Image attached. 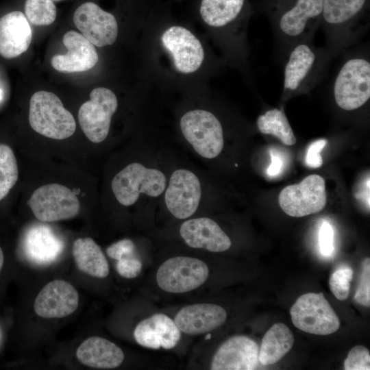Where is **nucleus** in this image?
I'll use <instances>...</instances> for the list:
<instances>
[{
  "label": "nucleus",
  "mask_w": 370,
  "mask_h": 370,
  "mask_svg": "<svg viewBox=\"0 0 370 370\" xmlns=\"http://www.w3.org/2000/svg\"><path fill=\"white\" fill-rule=\"evenodd\" d=\"M323 0H259L267 18L280 58L284 60L295 44L313 41L321 26Z\"/></svg>",
  "instance_id": "f257e3e1"
},
{
  "label": "nucleus",
  "mask_w": 370,
  "mask_h": 370,
  "mask_svg": "<svg viewBox=\"0 0 370 370\" xmlns=\"http://www.w3.org/2000/svg\"><path fill=\"white\" fill-rule=\"evenodd\" d=\"M370 0H323L321 25L334 58L356 44L370 25Z\"/></svg>",
  "instance_id": "f03ea898"
},
{
  "label": "nucleus",
  "mask_w": 370,
  "mask_h": 370,
  "mask_svg": "<svg viewBox=\"0 0 370 370\" xmlns=\"http://www.w3.org/2000/svg\"><path fill=\"white\" fill-rule=\"evenodd\" d=\"M333 56L313 41L299 42L288 51L284 66L282 98L307 93L327 76Z\"/></svg>",
  "instance_id": "7ed1b4c3"
},
{
  "label": "nucleus",
  "mask_w": 370,
  "mask_h": 370,
  "mask_svg": "<svg viewBox=\"0 0 370 370\" xmlns=\"http://www.w3.org/2000/svg\"><path fill=\"white\" fill-rule=\"evenodd\" d=\"M169 174L153 164L133 162L120 170L112 178L111 188L116 201L131 206L141 198L161 199Z\"/></svg>",
  "instance_id": "20e7f679"
},
{
  "label": "nucleus",
  "mask_w": 370,
  "mask_h": 370,
  "mask_svg": "<svg viewBox=\"0 0 370 370\" xmlns=\"http://www.w3.org/2000/svg\"><path fill=\"white\" fill-rule=\"evenodd\" d=\"M337 106L347 112L355 111L370 99V60L367 51L347 53L332 83Z\"/></svg>",
  "instance_id": "39448f33"
},
{
  "label": "nucleus",
  "mask_w": 370,
  "mask_h": 370,
  "mask_svg": "<svg viewBox=\"0 0 370 370\" xmlns=\"http://www.w3.org/2000/svg\"><path fill=\"white\" fill-rule=\"evenodd\" d=\"M180 127L191 150L202 159L217 158L224 147V132L219 119L211 112L195 109L183 114Z\"/></svg>",
  "instance_id": "423d86ee"
},
{
  "label": "nucleus",
  "mask_w": 370,
  "mask_h": 370,
  "mask_svg": "<svg viewBox=\"0 0 370 370\" xmlns=\"http://www.w3.org/2000/svg\"><path fill=\"white\" fill-rule=\"evenodd\" d=\"M29 122L37 133L53 139L62 140L71 136L76 129L72 114L53 92L40 90L29 101Z\"/></svg>",
  "instance_id": "0eeeda50"
},
{
  "label": "nucleus",
  "mask_w": 370,
  "mask_h": 370,
  "mask_svg": "<svg viewBox=\"0 0 370 370\" xmlns=\"http://www.w3.org/2000/svg\"><path fill=\"white\" fill-rule=\"evenodd\" d=\"M203 195L199 175L191 169L180 166L169 173L161 199L173 217L186 220L196 213L203 203Z\"/></svg>",
  "instance_id": "6e6552de"
},
{
  "label": "nucleus",
  "mask_w": 370,
  "mask_h": 370,
  "mask_svg": "<svg viewBox=\"0 0 370 370\" xmlns=\"http://www.w3.org/2000/svg\"><path fill=\"white\" fill-rule=\"evenodd\" d=\"M293 325L312 334L328 335L340 327L338 316L323 293H308L299 297L290 310Z\"/></svg>",
  "instance_id": "1a4fd4ad"
},
{
  "label": "nucleus",
  "mask_w": 370,
  "mask_h": 370,
  "mask_svg": "<svg viewBox=\"0 0 370 370\" xmlns=\"http://www.w3.org/2000/svg\"><path fill=\"white\" fill-rule=\"evenodd\" d=\"M209 269L200 259L176 256L165 260L156 273V282L164 291L184 293L201 286L208 279Z\"/></svg>",
  "instance_id": "9d476101"
},
{
  "label": "nucleus",
  "mask_w": 370,
  "mask_h": 370,
  "mask_svg": "<svg viewBox=\"0 0 370 370\" xmlns=\"http://www.w3.org/2000/svg\"><path fill=\"white\" fill-rule=\"evenodd\" d=\"M34 215L42 222H54L76 217L80 204L73 191L60 184L43 185L27 201Z\"/></svg>",
  "instance_id": "9b49d317"
},
{
  "label": "nucleus",
  "mask_w": 370,
  "mask_h": 370,
  "mask_svg": "<svg viewBox=\"0 0 370 370\" xmlns=\"http://www.w3.org/2000/svg\"><path fill=\"white\" fill-rule=\"evenodd\" d=\"M117 108V98L111 90L98 87L90 92V100L84 102L78 112L80 127L89 140L100 143L107 138Z\"/></svg>",
  "instance_id": "f8f14e48"
},
{
  "label": "nucleus",
  "mask_w": 370,
  "mask_h": 370,
  "mask_svg": "<svg viewBox=\"0 0 370 370\" xmlns=\"http://www.w3.org/2000/svg\"><path fill=\"white\" fill-rule=\"evenodd\" d=\"M279 204L288 215L301 217L322 210L327 202L324 179L313 174L300 183L285 187L280 193Z\"/></svg>",
  "instance_id": "ddd939ff"
},
{
  "label": "nucleus",
  "mask_w": 370,
  "mask_h": 370,
  "mask_svg": "<svg viewBox=\"0 0 370 370\" xmlns=\"http://www.w3.org/2000/svg\"><path fill=\"white\" fill-rule=\"evenodd\" d=\"M76 27L93 45L101 47L112 45L118 36L115 17L93 2H86L74 12Z\"/></svg>",
  "instance_id": "4468645a"
},
{
  "label": "nucleus",
  "mask_w": 370,
  "mask_h": 370,
  "mask_svg": "<svg viewBox=\"0 0 370 370\" xmlns=\"http://www.w3.org/2000/svg\"><path fill=\"white\" fill-rule=\"evenodd\" d=\"M161 39L179 72L190 73L200 67L204 59V49L189 30L180 26H172L164 32Z\"/></svg>",
  "instance_id": "2eb2a0df"
},
{
  "label": "nucleus",
  "mask_w": 370,
  "mask_h": 370,
  "mask_svg": "<svg viewBox=\"0 0 370 370\" xmlns=\"http://www.w3.org/2000/svg\"><path fill=\"white\" fill-rule=\"evenodd\" d=\"M78 305L79 294L75 287L64 280H55L37 295L34 310L42 318H62L73 313Z\"/></svg>",
  "instance_id": "dca6fc26"
},
{
  "label": "nucleus",
  "mask_w": 370,
  "mask_h": 370,
  "mask_svg": "<svg viewBox=\"0 0 370 370\" xmlns=\"http://www.w3.org/2000/svg\"><path fill=\"white\" fill-rule=\"evenodd\" d=\"M179 232L184 243L195 249L223 252L232 245L230 237L219 225L206 217L186 219L180 225Z\"/></svg>",
  "instance_id": "f3484780"
},
{
  "label": "nucleus",
  "mask_w": 370,
  "mask_h": 370,
  "mask_svg": "<svg viewBox=\"0 0 370 370\" xmlns=\"http://www.w3.org/2000/svg\"><path fill=\"white\" fill-rule=\"evenodd\" d=\"M259 347L251 338L234 336L225 341L214 354L210 369L252 370L259 362Z\"/></svg>",
  "instance_id": "a211bd4d"
},
{
  "label": "nucleus",
  "mask_w": 370,
  "mask_h": 370,
  "mask_svg": "<svg viewBox=\"0 0 370 370\" xmlns=\"http://www.w3.org/2000/svg\"><path fill=\"white\" fill-rule=\"evenodd\" d=\"M68 49L65 54L54 55L51 64L54 69L62 73L84 72L94 67L99 60L95 47L82 34L69 31L62 38Z\"/></svg>",
  "instance_id": "6ab92c4d"
},
{
  "label": "nucleus",
  "mask_w": 370,
  "mask_h": 370,
  "mask_svg": "<svg viewBox=\"0 0 370 370\" xmlns=\"http://www.w3.org/2000/svg\"><path fill=\"white\" fill-rule=\"evenodd\" d=\"M227 312L221 306L201 303L183 307L174 322L186 334L198 335L212 331L225 323Z\"/></svg>",
  "instance_id": "aec40b11"
},
{
  "label": "nucleus",
  "mask_w": 370,
  "mask_h": 370,
  "mask_svg": "<svg viewBox=\"0 0 370 370\" xmlns=\"http://www.w3.org/2000/svg\"><path fill=\"white\" fill-rule=\"evenodd\" d=\"M134 336L143 347L170 349L178 343L181 333L169 317L157 313L140 321L134 329Z\"/></svg>",
  "instance_id": "412c9836"
},
{
  "label": "nucleus",
  "mask_w": 370,
  "mask_h": 370,
  "mask_svg": "<svg viewBox=\"0 0 370 370\" xmlns=\"http://www.w3.org/2000/svg\"><path fill=\"white\" fill-rule=\"evenodd\" d=\"M32 38L30 25L20 11L10 12L0 18V55L16 58L29 48Z\"/></svg>",
  "instance_id": "4be33fe9"
},
{
  "label": "nucleus",
  "mask_w": 370,
  "mask_h": 370,
  "mask_svg": "<svg viewBox=\"0 0 370 370\" xmlns=\"http://www.w3.org/2000/svg\"><path fill=\"white\" fill-rule=\"evenodd\" d=\"M76 356L82 364L102 369L119 367L125 358L123 350L118 345L99 336L84 340L77 347Z\"/></svg>",
  "instance_id": "5701e85b"
},
{
  "label": "nucleus",
  "mask_w": 370,
  "mask_h": 370,
  "mask_svg": "<svg viewBox=\"0 0 370 370\" xmlns=\"http://www.w3.org/2000/svg\"><path fill=\"white\" fill-rule=\"evenodd\" d=\"M73 256L77 268L83 273L98 278L110 273L108 262L101 247L91 238H79L73 245Z\"/></svg>",
  "instance_id": "b1692460"
},
{
  "label": "nucleus",
  "mask_w": 370,
  "mask_h": 370,
  "mask_svg": "<svg viewBox=\"0 0 370 370\" xmlns=\"http://www.w3.org/2000/svg\"><path fill=\"white\" fill-rule=\"evenodd\" d=\"M295 338L289 328L282 323L273 324L264 335L258 352L263 365L276 363L292 348Z\"/></svg>",
  "instance_id": "393cba45"
},
{
  "label": "nucleus",
  "mask_w": 370,
  "mask_h": 370,
  "mask_svg": "<svg viewBox=\"0 0 370 370\" xmlns=\"http://www.w3.org/2000/svg\"><path fill=\"white\" fill-rule=\"evenodd\" d=\"M247 9V0H202L200 14L209 26L224 28L240 18Z\"/></svg>",
  "instance_id": "a878e982"
},
{
  "label": "nucleus",
  "mask_w": 370,
  "mask_h": 370,
  "mask_svg": "<svg viewBox=\"0 0 370 370\" xmlns=\"http://www.w3.org/2000/svg\"><path fill=\"white\" fill-rule=\"evenodd\" d=\"M27 249L32 258L49 261L58 256L62 244L48 227L38 225L32 227L27 234Z\"/></svg>",
  "instance_id": "bb28decb"
},
{
  "label": "nucleus",
  "mask_w": 370,
  "mask_h": 370,
  "mask_svg": "<svg viewBox=\"0 0 370 370\" xmlns=\"http://www.w3.org/2000/svg\"><path fill=\"white\" fill-rule=\"evenodd\" d=\"M256 124L261 133L272 135L286 145L296 143V137L283 109L267 110L258 117Z\"/></svg>",
  "instance_id": "cd10ccee"
},
{
  "label": "nucleus",
  "mask_w": 370,
  "mask_h": 370,
  "mask_svg": "<svg viewBox=\"0 0 370 370\" xmlns=\"http://www.w3.org/2000/svg\"><path fill=\"white\" fill-rule=\"evenodd\" d=\"M18 170L16 159L10 146L0 144V201L17 182Z\"/></svg>",
  "instance_id": "c85d7f7f"
},
{
  "label": "nucleus",
  "mask_w": 370,
  "mask_h": 370,
  "mask_svg": "<svg viewBox=\"0 0 370 370\" xmlns=\"http://www.w3.org/2000/svg\"><path fill=\"white\" fill-rule=\"evenodd\" d=\"M25 15L32 25H49L55 21L57 10L53 0H26Z\"/></svg>",
  "instance_id": "c756f323"
},
{
  "label": "nucleus",
  "mask_w": 370,
  "mask_h": 370,
  "mask_svg": "<svg viewBox=\"0 0 370 370\" xmlns=\"http://www.w3.org/2000/svg\"><path fill=\"white\" fill-rule=\"evenodd\" d=\"M352 277L353 271L348 267L340 268L330 276L329 280L330 291L338 300L344 301L348 297Z\"/></svg>",
  "instance_id": "7c9ffc66"
},
{
  "label": "nucleus",
  "mask_w": 370,
  "mask_h": 370,
  "mask_svg": "<svg viewBox=\"0 0 370 370\" xmlns=\"http://www.w3.org/2000/svg\"><path fill=\"white\" fill-rule=\"evenodd\" d=\"M345 370H369L370 354L367 348L362 345L354 347L344 361Z\"/></svg>",
  "instance_id": "2f4dec72"
},
{
  "label": "nucleus",
  "mask_w": 370,
  "mask_h": 370,
  "mask_svg": "<svg viewBox=\"0 0 370 370\" xmlns=\"http://www.w3.org/2000/svg\"><path fill=\"white\" fill-rule=\"evenodd\" d=\"M354 299L358 304L364 306H370V259L369 258H366L362 262Z\"/></svg>",
  "instance_id": "473e14b6"
},
{
  "label": "nucleus",
  "mask_w": 370,
  "mask_h": 370,
  "mask_svg": "<svg viewBox=\"0 0 370 370\" xmlns=\"http://www.w3.org/2000/svg\"><path fill=\"white\" fill-rule=\"evenodd\" d=\"M142 262L136 255L123 258L116 264L119 274L127 279L136 278L141 272Z\"/></svg>",
  "instance_id": "72a5a7b5"
},
{
  "label": "nucleus",
  "mask_w": 370,
  "mask_h": 370,
  "mask_svg": "<svg viewBox=\"0 0 370 370\" xmlns=\"http://www.w3.org/2000/svg\"><path fill=\"white\" fill-rule=\"evenodd\" d=\"M319 245L321 254L325 257H330L334 251V230L328 222L322 223L319 232Z\"/></svg>",
  "instance_id": "f704fd0d"
},
{
  "label": "nucleus",
  "mask_w": 370,
  "mask_h": 370,
  "mask_svg": "<svg viewBox=\"0 0 370 370\" xmlns=\"http://www.w3.org/2000/svg\"><path fill=\"white\" fill-rule=\"evenodd\" d=\"M108 256L114 260L136 255V246L130 239H122L110 245L106 249Z\"/></svg>",
  "instance_id": "c9c22d12"
},
{
  "label": "nucleus",
  "mask_w": 370,
  "mask_h": 370,
  "mask_svg": "<svg viewBox=\"0 0 370 370\" xmlns=\"http://www.w3.org/2000/svg\"><path fill=\"white\" fill-rule=\"evenodd\" d=\"M326 144L327 140L325 139H319L310 145L306 156V163L308 166L316 169L322 165L323 159L320 153Z\"/></svg>",
  "instance_id": "e433bc0d"
},
{
  "label": "nucleus",
  "mask_w": 370,
  "mask_h": 370,
  "mask_svg": "<svg viewBox=\"0 0 370 370\" xmlns=\"http://www.w3.org/2000/svg\"><path fill=\"white\" fill-rule=\"evenodd\" d=\"M270 156L271 162L267 169V173L269 176L273 177L281 173L284 163L282 158L275 151L271 150Z\"/></svg>",
  "instance_id": "4c0bfd02"
},
{
  "label": "nucleus",
  "mask_w": 370,
  "mask_h": 370,
  "mask_svg": "<svg viewBox=\"0 0 370 370\" xmlns=\"http://www.w3.org/2000/svg\"><path fill=\"white\" fill-rule=\"evenodd\" d=\"M3 262H4V256H3L2 249L0 247V272L2 269Z\"/></svg>",
  "instance_id": "58836bf2"
},
{
  "label": "nucleus",
  "mask_w": 370,
  "mask_h": 370,
  "mask_svg": "<svg viewBox=\"0 0 370 370\" xmlns=\"http://www.w3.org/2000/svg\"><path fill=\"white\" fill-rule=\"evenodd\" d=\"M3 97V90L0 88V101L2 99Z\"/></svg>",
  "instance_id": "ea45409f"
},
{
  "label": "nucleus",
  "mask_w": 370,
  "mask_h": 370,
  "mask_svg": "<svg viewBox=\"0 0 370 370\" xmlns=\"http://www.w3.org/2000/svg\"><path fill=\"white\" fill-rule=\"evenodd\" d=\"M53 1H60V0H53Z\"/></svg>",
  "instance_id": "a19ab883"
}]
</instances>
